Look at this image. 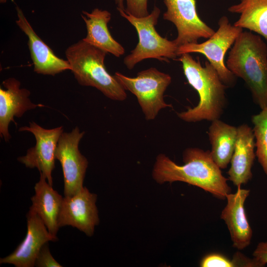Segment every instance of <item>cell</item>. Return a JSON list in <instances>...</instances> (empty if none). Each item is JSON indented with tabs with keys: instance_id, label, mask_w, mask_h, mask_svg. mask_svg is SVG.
Instances as JSON below:
<instances>
[{
	"instance_id": "cell-1",
	"label": "cell",
	"mask_w": 267,
	"mask_h": 267,
	"mask_svg": "<svg viewBox=\"0 0 267 267\" xmlns=\"http://www.w3.org/2000/svg\"><path fill=\"white\" fill-rule=\"evenodd\" d=\"M183 165H179L164 154L156 158L152 178L157 182L181 181L198 187L217 198L226 199L231 189L221 169L214 162L210 151L196 147L185 149Z\"/></svg>"
},
{
	"instance_id": "cell-2",
	"label": "cell",
	"mask_w": 267,
	"mask_h": 267,
	"mask_svg": "<svg viewBox=\"0 0 267 267\" xmlns=\"http://www.w3.org/2000/svg\"><path fill=\"white\" fill-rule=\"evenodd\" d=\"M179 56L178 60L181 62L184 75L188 84L197 91L199 101L193 108L178 113V116L186 122L220 119L226 104L227 87L208 61L202 66L189 53Z\"/></svg>"
},
{
	"instance_id": "cell-3",
	"label": "cell",
	"mask_w": 267,
	"mask_h": 267,
	"mask_svg": "<svg viewBox=\"0 0 267 267\" xmlns=\"http://www.w3.org/2000/svg\"><path fill=\"white\" fill-rule=\"evenodd\" d=\"M225 65L244 81L260 108L267 107V44L261 36L243 31L229 52Z\"/></svg>"
},
{
	"instance_id": "cell-4",
	"label": "cell",
	"mask_w": 267,
	"mask_h": 267,
	"mask_svg": "<svg viewBox=\"0 0 267 267\" xmlns=\"http://www.w3.org/2000/svg\"><path fill=\"white\" fill-rule=\"evenodd\" d=\"M106 54L83 39L65 50L71 71L80 85L95 88L112 100L123 101L127 97L126 90L107 71L104 64Z\"/></svg>"
},
{
	"instance_id": "cell-5",
	"label": "cell",
	"mask_w": 267,
	"mask_h": 267,
	"mask_svg": "<svg viewBox=\"0 0 267 267\" xmlns=\"http://www.w3.org/2000/svg\"><path fill=\"white\" fill-rule=\"evenodd\" d=\"M117 10L135 28L138 36L136 47L124 59L128 69H133L136 64L146 59L168 62L169 59L177 58L178 46L175 41L161 37L155 29L161 12L158 7L154 6L150 13L142 17L134 16L125 9Z\"/></svg>"
},
{
	"instance_id": "cell-6",
	"label": "cell",
	"mask_w": 267,
	"mask_h": 267,
	"mask_svg": "<svg viewBox=\"0 0 267 267\" xmlns=\"http://www.w3.org/2000/svg\"><path fill=\"white\" fill-rule=\"evenodd\" d=\"M114 76L125 89L134 94L146 120H154L162 109L172 108L164 99V94L172 82L171 76L151 67L129 77L117 72Z\"/></svg>"
},
{
	"instance_id": "cell-7",
	"label": "cell",
	"mask_w": 267,
	"mask_h": 267,
	"mask_svg": "<svg viewBox=\"0 0 267 267\" xmlns=\"http://www.w3.org/2000/svg\"><path fill=\"white\" fill-rule=\"evenodd\" d=\"M218 25L217 31L208 40L200 44L189 43L179 46L177 53L178 56L191 53L204 55L216 70L224 84L227 88L232 87L236 83V77L227 68L224 59L226 51L243 30L232 25L226 16L220 18Z\"/></svg>"
},
{
	"instance_id": "cell-8",
	"label": "cell",
	"mask_w": 267,
	"mask_h": 267,
	"mask_svg": "<svg viewBox=\"0 0 267 267\" xmlns=\"http://www.w3.org/2000/svg\"><path fill=\"white\" fill-rule=\"evenodd\" d=\"M84 134L85 132H81L76 127L70 133L63 132L57 143L55 155L63 171L65 196H72L84 187L88 161L79 149V142Z\"/></svg>"
},
{
	"instance_id": "cell-9",
	"label": "cell",
	"mask_w": 267,
	"mask_h": 267,
	"mask_svg": "<svg viewBox=\"0 0 267 267\" xmlns=\"http://www.w3.org/2000/svg\"><path fill=\"white\" fill-rule=\"evenodd\" d=\"M167 10L164 20L173 23L178 35L174 40L178 46L196 43L201 38L209 39L215 30L201 20L196 9V0H163Z\"/></svg>"
},
{
	"instance_id": "cell-10",
	"label": "cell",
	"mask_w": 267,
	"mask_h": 267,
	"mask_svg": "<svg viewBox=\"0 0 267 267\" xmlns=\"http://www.w3.org/2000/svg\"><path fill=\"white\" fill-rule=\"evenodd\" d=\"M18 131L33 134L36 143L34 147L27 150L26 155L18 157L17 160L26 167L38 169L52 186L51 173L55 167L57 143L63 131L62 126L46 129L32 122H29V126L20 127Z\"/></svg>"
},
{
	"instance_id": "cell-11",
	"label": "cell",
	"mask_w": 267,
	"mask_h": 267,
	"mask_svg": "<svg viewBox=\"0 0 267 267\" xmlns=\"http://www.w3.org/2000/svg\"><path fill=\"white\" fill-rule=\"evenodd\" d=\"M96 199L97 195L86 187L72 196H65L58 219L59 227L70 225L92 236L99 222Z\"/></svg>"
},
{
	"instance_id": "cell-12",
	"label": "cell",
	"mask_w": 267,
	"mask_h": 267,
	"mask_svg": "<svg viewBox=\"0 0 267 267\" xmlns=\"http://www.w3.org/2000/svg\"><path fill=\"white\" fill-rule=\"evenodd\" d=\"M26 217L27 232L24 239L11 254L0 258V264H10L16 267H34L43 246L48 241L58 240L49 233L42 220L34 211L30 209Z\"/></svg>"
},
{
	"instance_id": "cell-13",
	"label": "cell",
	"mask_w": 267,
	"mask_h": 267,
	"mask_svg": "<svg viewBox=\"0 0 267 267\" xmlns=\"http://www.w3.org/2000/svg\"><path fill=\"white\" fill-rule=\"evenodd\" d=\"M16 9L18 18L16 23L28 38V45L34 64V71L40 74L54 76L64 71L71 70L68 61L57 56L37 35L22 10L18 6Z\"/></svg>"
},
{
	"instance_id": "cell-14",
	"label": "cell",
	"mask_w": 267,
	"mask_h": 267,
	"mask_svg": "<svg viewBox=\"0 0 267 267\" xmlns=\"http://www.w3.org/2000/svg\"><path fill=\"white\" fill-rule=\"evenodd\" d=\"M2 85L5 89L0 88V135L8 141L11 138L8 126L11 122L16 124L14 117L20 118L26 111L44 105L33 103L29 98L30 91L21 89L20 82L15 78H9Z\"/></svg>"
},
{
	"instance_id": "cell-15",
	"label": "cell",
	"mask_w": 267,
	"mask_h": 267,
	"mask_svg": "<svg viewBox=\"0 0 267 267\" xmlns=\"http://www.w3.org/2000/svg\"><path fill=\"white\" fill-rule=\"evenodd\" d=\"M250 190L237 187L226 196L227 203L221 214L229 230L232 246L239 250L250 245L253 231L247 220L244 204Z\"/></svg>"
},
{
	"instance_id": "cell-16",
	"label": "cell",
	"mask_w": 267,
	"mask_h": 267,
	"mask_svg": "<svg viewBox=\"0 0 267 267\" xmlns=\"http://www.w3.org/2000/svg\"><path fill=\"white\" fill-rule=\"evenodd\" d=\"M253 129L246 124L237 127L236 143L227 172L228 179L237 187L252 178V168L256 156Z\"/></svg>"
},
{
	"instance_id": "cell-17",
	"label": "cell",
	"mask_w": 267,
	"mask_h": 267,
	"mask_svg": "<svg viewBox=\"0 0 267 267\" xmlns=\"http://www.w3.org/2000/svg\"><path fill=\"white\" fill-rule=\"evenodd\" d=\"M81 16L87 31V36L83 39L84 41L117 57L124 54V48L112 37L108 28L110 12L95 8L90 13L83 11Z\"/></svg>"
},
{
	"instance_id": "cell-18",
	"label": "cell",
	"mask_w": 267,
	"mask_h": 267,
	"mask_svg": "<svg viewBox=\"0 0 267 267\" xmlns=\"http://www.w3.org/2000/svg\"><path fill=\"white\" fill-rule=\"evenodd\" d=\"M46 180L40 174V180L34 187L35 194L31 198L32 205L30 209L40 217L49 233L58 240V219L63 198Z\"/></svg>"
},
{
	"instance_id": "cell-19",
	"label": "cell",
	"mask_w": 267,
	"mask_h": 267,
	"mask_svg": "<svg viewBox=\"0 0 267 267\" xmlns=\"http://www.w3.org/2000/svg\"><path fill=\"white\" fill-rule=\"evenodd\" d=\"M237 127L229 125L220 119L212 121L208 134L211 145L212 159L221 169L227 168L234 151Z\"/></svg>"
},
{
	"instance_id": "cell-20",
	"label": "cell",
	"mask_w": 267,
	"mask_h": 267,
	"mask_svg": "<svg viewBox=\"0 0 267 267\" xmlns=\"http://www.w3.org/2000/svg\"><path fill=\"white\" fill-rule=\"evenodd\" d=\"M228 11L239 14L234 25L246 29L267 40V0H240Z\"/></svg>"
},
{
	"instance_id": "cell-21",
	"label": "cell",
	"mask_w": 267,
	"mask_h": 267,
	"mask_svg": "<svg viewBox=\"0 0 267 267\" xmlns=\"http://www.w3.org/2000/svg\"><path fill=\"white\" fill-rule=\"evenodd\" d=\"M252 117L255 136L256 156L264 172L267 175V107Z\"/></svg>"
},
{
	"instance_id": "cell-22",
	"label": "cell",
	"mask_w": 267,
	"mask_h": 267,
	"mask_svg": "<svg viewBox=\"0 0 267 267\" xmlns=\"http://www.w3.org/2000/svg\"><path fill=\"white\" fill-rule=\"evenodd\" d=\"M200 266L201 267H234L231 260L218 253H212L205 256L201 260Z\"/></svg>"
},
{
	"instance_id": "cell-23",
	"label": "cell",
	"mask_w": 267,
	"mask_h": 267,
	"mask_svg": "<svg viewBox=\"0 0 267 267\" xmlns=\"http://www.w3.org/2000/svg\"><path fill=\"white\" fill-rule=\"evenodd\" d=\"M35 266L38 267H61L52 256L48 246V242L44 244L41 249L37 257Z\"/></svg>"
},
{
	"instance_id": "cell-24",
	"label": "cell",
	"mask_w": 267,
	"mask_h": 267,
	"mask_svg": "<svg viewBox=\"0 0 267 267\" xmlns=\"http://www.w3.org/2000/svg\"><path fill=\"white\" fill-rule=\"evenodd\" d=\"M126 7L125 10L131 15L142 17L149 14L148 0H126Z\"/></svg>"
},
{
	"instance_id": "cell-25",
	"label": "cell",
	"mask_w": 267,
	"mask_h": 267,
	"mask_svg": "<svg viewBox=\"0 0 267 267\" xmlns=\"http://www.w3.org/2000/svg\"><path fill=\"white\" fill-rule=\"evenodd\" d=\"M253 256L261 267L265 266L267 264V241L258 243L253 253Z\"/></svg>"
},
{
	"instance_id": "cell-26",
	"label": "cell",
	"mask_w": 267,
	"mask_h": 267,
	"mask_svg": "<svg viewBox=\"0 0 267 267\" xmlns=\"http://www.w3.org/2000/svg\"><path fill=\"white\" fill-rule=\"evenodd\" d=\"M231 260L234 267H261L254 258H249L239 252L235 253Z\"/></svg>"
},
{
	"instance_id": "cell-27",
	"label": "cell",
	"mask_w": 267,
	"mask_h": 267,
	"mask_svg": "<svg viewBox=\"0 0 267 267\" xmlns=\"http://www.w3.org/2000/svg\"><path fill=\"white\" fill-rule=\"evenodd\" d=\"M125 0H114L117 9H125L124 2Z\"/></svg>"
},
{
	"instance_id": "cell-28",
	"label": "cell",
	"mask_w": 267,
	"mask_h": 267,
	"mask_svg": "<svg viewBox=\"0 0 267 267\" xmlns=\"http://www.w3.org/2000/svg\"><path fill=\"white\" fill-rule=\"evenodd\" d=\"M7 0H0V2L1 3H5L7 1Z\"/></svg>"
}]
</instances>
